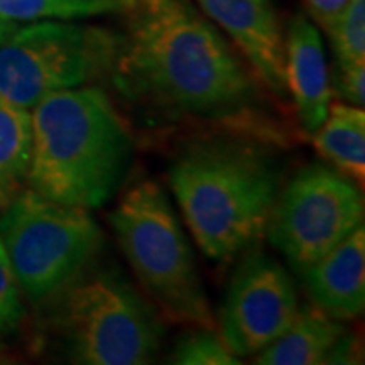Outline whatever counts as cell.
I'll return each mask as SVG.
<instances>
[{
	"label": "cell",
	"instance_id": "cell-1",
	"mask_svg": "<svg viewBox=\"0 0 365 365\" xmlns=\"http://www.w3.org/2000/svg\"><path fill=\"white\" fill-rule=\"evenodd\" d=\"M115 88L154 118L218 124L277 143L264 85L191 0H120Z\"/></svg>",
	"mask_w": 365,
	"mask_h": 365
},
{
	"label": "cell",
	"instance_id": "cell-2",
	"mask_svg": "<svg viewBox=\"0 0 365 365\" xmlns=\"http://www.w3.org/2000/svg\"><path fill=\"white\" fill-rule=\"evenodd\" d=\"M272 144L242 132H217L186 143L173 161V195L212 261H234L266 235L284 185V168Z\"/></svg>",
	"mask_w": 365,
	"mask_h": 365
},
{
	"label": "cell",
	"instance_id": "cell-3",
	"mask_svg": "<svg viewBox=\"0 0 365 365\" xmlns=\"http://www.w3.org/2000/svg\"><path fill=\"white\" fill-rule=\"evenodd\" d=\"M31 127V190L86 210L103 207L117 193L134 159V139L102 88L48 95L33 107Z\"/></svg>",
	"mask_w": 365,
	"mask_h": 365
},
{
	"label": "cell",
	"instance_id": "cell-4",
	"mask_svg": "<svg viewBox=\"0 0 365 365\" xmlns=\"http://www.w3.org/2000/svg\"><path fill=\"white\" fill-rule=\"evenodd\" d=\"M108 220L137 279L164 314L215 330L193 249L163 186L135 182Z\"/></svg>",
	"mask_w": 365,
	"mask_h": 365
},
{
	"label": "cell",
	"instance_id": "cell-5",
	"mask_svg": "<svg viewBox=\"0 0 365 365\" xmlns=\"http://www.w3.org/2000/svg\"><path fill=\"white\" fill-rule=\"evenodd\" d=\"M59 294V328L71 362L144 365L156 359L164 323L118 269H86Z\"/></svg>",
	"mask_w": 365,
	"mask_h": 365
},
{
	"label": "cell",
	"instance_id": "cell-6",
	"mask_svg": "<svg viewBox=\"0 0 365 365\" xmlns=\"http://www.w3.org/2000/svg\"><path fill=\"white\" fill-rule=\"evenodd\" d=\"M0 242L22 293L56 298L98 257L103 234L90 210L21 190L0 212Z\"/></svg>",
	"mask_w": 365,
	"mask_h": 365
},
{
	"label": "cell",
	"instance_id": "cell-7",
	"mask_svg": "<svg viewBox=\"0 0 365 365\" xmlns=\"http://www.w3.org/2000/svg\"><path fill=\"white\" fill-rule=\"evenodd\" d=\"M118 34L95 26L36 21L0 44V95L33 108L56 91L110 76Z\"/></svg>",
	"mask_w": 365,
	"mask_h": 365
},
{
	"label": "cell",
	"instance_id": "cell-8",
	"mask_svg": "<svg viewBox=\"0 0 365 365\" xmlns=\"http://www.w3.org/2000/svg\"><path fill=\"white\" fill-rule=\"evenodd\" d=\"M364 223V196L354 180L308 164L282 185L266 235L296 272L322 259Z\"/></svg>",
	"mask_w": 365,
	"mask_h": 365
},
{
	"label": "cell",
	"instance_id": "cell-9",
	"mask_svg": "<svg viewBox=\"0 0 365 365\" xmlns=\"http://www.w3.org/2000/svg\"><path fill=\"white\" fill-rule=\"evenodd\" d=\"M298 308V291L287 269L262 250H250L228 282L218 330L232 354L255 357L291 325Z\"/></svg>",
	"mask_w": 365,
	"mask_h": 365
},
{
	"label": "cell",
	"instance_id": "cell-10",
	"mask_svg": "<svg viewBox=\"0 0 365 365\" xmlns=\"http://www.w3.org/2000/svg\"><path fill=\"white\" fill-rule=\"evenodd\" d=\"M203 14L228 34L259 81L284 98V34L272 0H196Z\"/></svg>",
	"mask_w": 365,
	"mask_h": 365
},
{
	"label": "cell",
	"instance_id": "cell-11",
	"mask_svg": "<svg viewBox=\"0 0 365 365\" xmlns=\"http://www.w3.org/2000/svg\"><path fill=\"white\" fill-rule=\"evenodd\" d=\"M284 71L301 129L313 135L328 115L333 88L322 36L301 14L289 22L284 36Z\"/></svg>",
	"mask_w": 365,
	"mask_h": 365
},
{
	"label": "cell",
	"instance_id": "cell-12",
	"mask_svg": "<svg viewBox=\"0 0 365 365\" xmlns=\"http://www.w3.org/2000/svg\"><path fill=\"white\" fill-rule=\"evenodd\" d=\"M299 276L312 304L328 317L339 322L360 317L365 307L364 223Z\"/></svg>",
	"mask_w": 365,
	"mask_h": 365
},
{
	"label": "cell",
	"instance_id": "cell-13",
	"mask_svg": "<svg viewBox=\"0 0 365 365\" xmlns=\"http://www.w3.org/2000/svg\"><path fill=\"white\" fill-rule=\"evenodd\" d=\"M345 331L339 319L328 317L314 304H299L291 325L255 355L259 365H317Z\"/></svg>",
	"mask_w": 365,
	"mask_h": 365
},
{
	"label": "cell",
	"instance_id": "cell-14",
	"mask_svg": "<svg viewBox=\"0 0 365 365\" xmlns=\"http://www.w3.org/2000/svg\"><path fill=\"white\" fill-rule=\"evenodd\" d=\"M314 148L335 170L355 182L365 178V113L362 107L330 103L328 115L312 135Z\"/></svg>",
	"mask_w": 365,
	"mask_h": 365
},
{
	"label": "cell",
	"instance_id": "cell-15",
	"mask_svg": "<svg viewBox=\"0 0 365 365\" xmlns=\"http://www.w3.org/2000/svg\"><path fill=\"white\" fill-rule=\"evenodd\" d=\"M33 144L29 108L0 95V212L27 180Z\"/></svg>",
	"mask_w": 365,
	"mask_h": 365
},
{
	"label": "cell",
	"instance_id": "cell-16",
	"mask_svg": "<svg viewBox=\"0 0 365 365\" xmlns=\"http://www.w3.org/2000/svg\"><path fill=\"white\" fill-rule=\"evenodd\" d=\"M120 0H0V19L71 21L118 12Z\"/></svg>",
	"mask_w": 365,
	"mask_h": 365
},
{
	"label": "cell",
	"instance_id": "cell-17",
	"mask_svg": "<svg viewBox=\"0 0 365 365\" xmlns=\"http://www.w3.org/2000/svg\"><path fill=\"white\" fill-rule=\"evenodd\" d=\"M327 33L333 41L339 68L365 63V0H346Z\"/></svg>",
	"mask_w": 365,
	"mask_h": 365
},
{
	"label": "cell",
	"instance_id": "cell-18",
	"mask_svg": "<svg viewBox=\"0 0 365 365\" xmlns=\"http://www.w3.org/2000/svg\"><path fill=\"white\" fill-rule=\"evenodd\" d=\"M178 365H239L242 360L228 350L225 341L213 328L195 327L176 340L168 359Z\"/></svg>",
	"mask_w": 365,
	"mask_h": 365
},
{
	"label": "cell",
	"instance_id": "cell-19",
	"mask_svg": "<svg viewBox=\"0 0 365 365\" xmlns=\"http://www.w3.org/2000/svg\"><path fill=\"white\" fill-rule=\"evenodd\" d=\"M24 318L22 289L0 242V349L16 339Z\"/></svg>",
	"mask_w": 365,
	"mask_h": 365
},
{
	"label": "cell",
	"instance_id": "cell-20",
	"mask_svg": "<svg viewBox=\"0 0 365 365\" xmlns=\"http://www.w3.org/2000/svg\"><path fill=\"white\" fill-rule=\"evenodd\" d=\"M336 93L346 103L362 107L365 103V63L360 65L339 68L336 76Z\"/></svg>",
	"mask_w": 365,
	"mask_h": 365
},
{
	"label": "cell",
	"instance_id": "cell-21",
	"mask_svg": "<svg viewBox=\"0 0 365 365\" xmlns=\"http://www.w3.org/2000/svg\"><path fill=\"white\" fill-rule=\"evenodd\" d=\"M362 362V345L357 336L350 331H344L327 354L323 364H359Z\"/></svg>",
	"mask_w": 365,
	"mask_h": 365
},
{
	"label": "cell",
	"instance_id": "cell-22",
	"mask_svg": "<svg viewBox=\"0 0 365 365\" xmlns=\"http://www.w3.org/2000/svg\"><path fill=\"white\" fill-rule=\"evenodd\" d=\"M304 2H307L314 21L319 22L323 29L328 31L335 17L344 9L346 0H304Z\"/></svg>",
	"mask_w": 365,
	"mask_h": 365
},
{
	"label": "cell",
	"instance_id": "cell-23",
	"mask_svg": "<svg viewBox=\"0 0 365 365\" xmlns=\"http://www.w3.org/2000/svg\"><path fill=\"white\" fill-rule=\"evenodd\" d=\"M17 22H12V21H6V19H0V44L6 41L9 36H11L14 31L17 29Z\"/></svg>",
	"mask_w": 365,
	"mask_h": 365
},
{
	"label": "cell",
	"instance_id": "cell-24",
	"mask_svg": "<svg viewBox=\"0 0 365 365\" xmlns=\"http://www.w3.org/2000/svg\"><path fill=\"white\" fill-rule=\"evenodd\" d=\"M9 362H11V360H9L7 355L0 354V365H2V364H9Z\"/></svg>",
	"mask_w": 365,
	"mask_h": 365
}]
</instances>
